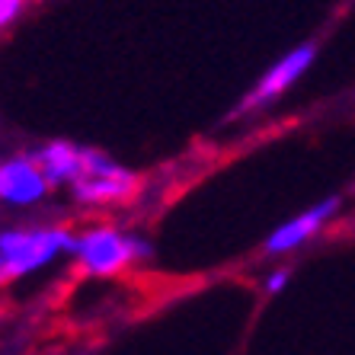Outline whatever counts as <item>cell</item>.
I'll return each mask as SVG.
<instances>
[{"instance_id": "6da1fadb", "label": "cell", "mask_w": 355, "mask_h": 355, "mask_svg": "<svg viewBox=\"0 0 355 355\" xmlns=\"http://www.w3.org/2000/svg\"><path fill=\"white\" fill-rule=\"evenodd\" d=\"M77 234L67 227H10L0 231V285L33 275L64 253H74Z\"/></svg>"}, {"instance_id": "7a4b0ae2", "label": "cell", "mask_w": 355, "mask_h": 355, "mask_svg": "<svg viewBox=\"0 0 355 355\" xmlns=\"http://www.w3.org/2000/svg\"><path fill=\"white\" fill-rule=\"evenodd\" d=\"M150 253H154V247H150L144 237L119 231L112 224H99V227H90V231L77 234V247L71 257L77 259L83 275L112 279V275L132 269L135 263L150 259Z\"/></svg>"}, {"instance_id": "3957f363", "label": "cell", "mask_w": 355, "mask_h": 355, "mask_svg": "<svg viewBox=\"0 0 355 355\" xmlns=\"http://www.w3.org/2000/svg\"><path fill=\"white\" fill-rule=\"evenodd\" d=\"M314 58H317V45H314V42L295 45L288 55H282V58L275 61V64L269 67L263 77H259L257 87L243 96V103L237 106V116H240V112H253V109H259V106H266V103L279 99L285 90H291V87H295V83L307 74V67L314 64Z\"/></svg>"}, {"instance_id": "277c9868", "label": "cell", "mask_w": 355, "mask_h": 355, "mask_svg": "<svg viewBox=\"0 0 355 355\" xmlns=\"http://www.w3.org/2000/svg\"><path fill=\"white\" fill-rule=\"evenodd\" d=\"M339 196H330V198H320L317 205L304 208L301 215L288 218L285 224H279L263 243V253L266 257H282V253H291V250L304 247L307 240H314L317 234L339 215Z\"/></svg>"}, {"instance_id": "5b68a950", "label": "cell", "mask_w": 355, "mask_h": 355, "mask_svg": "<svg viewBox=\"0 0 355 355\" xmlns=\"http://www.w3.org/2000/svg\"><path fill=\"white\" fill-rule=\"evenodd\" d=\"M138 189H141V176L112 160L103 173L80 176V180L71 186V196H74L80 205L99 208V205H122V202L135 198Z\"/></svg>"}, {"instance_id": "8992f818", "label": "cell", "mask_w": 355, "mask_h": 355, "mask_svg": "<svg viewBox=\"0 0 355 355\" xmlns=\"http://www.w3.org/2000/svg\"><path fill=\"white\" fill-rule=\"evenodd\" d=\"M49 180L35 164L33 154L26 157H10L0 164V202L10 208H29L39 205L49 196Z\"/></svg>"}, {"instance_id": "52a82bcc", "label": "cell", "mask_w": 355, "mask_h": 355, "mask_svg": "<svg viewBox=\"0 0 355 355\" xmlns=\"http://www.w3.org/2000/svg\"><path fill=\"white\" fill-rule=\"evenodd\" d=\"M35 164L49 180V186H74L83 176V148L74 141H49L33 150Z\"/></svg>"}, {"instance_id": "ba28073f", "label": "cell", "mask_w": 355, "mask_h": 355, "mask_svg": "<svg viewBox=\"0 0 355 355\" xmlns=\"http://www.w3.org/2000/svg\"><path fill=\"white\" fill-rule=\"evenodd\" d=\"M23 7H26V0H0V29L17 23L23 17Z\"/></svg>"}, {"instance_id": "9c48e42d", "label": "cell", "mask_w": 355, "mask_h": 355, "mask_svg": "<svg viewBox=\"0 0 355 355\" xmlns=\"http://www.w3.org/2000/svg\"><path fill=\"white\" fill-rule=\"evenodd\" d=\"M288 279H291L288 269H275V272H269L266 275V282H263L266 295H282V291L288 288Z\"/></svg>"}, {"instance_id": "30bf717a", "label": "cell", "mask_w": 355, "mask_h": 355, "mask_svg": "<svg viewBox=\"0 0 355 355\" xmlns=\"http://www.w3.org/2000/svg\"><path fill=\"white\" fill-rule=\"evenodd\" d=\"M0 317H3V311H0Z\"/></svg>"}, {"instance_id": "8fae6325", "label": "cell", "mask_w": 355, "mask_h": 355, "mask_svg": "<svg viewBox=\"0 0 355 355\" xmlns=\"http://www.w3.org/2000/svg\"><path fill=\"white\" fill-rule=\"evenodd\" d=\"M352 189H355V186H352Z\"/></svg>"}]
</instances>
